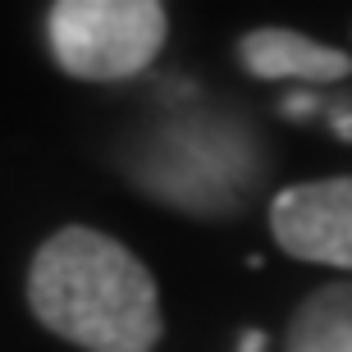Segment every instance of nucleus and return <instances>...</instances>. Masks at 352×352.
Masks as SVG:
<instances>
[{
    "label": "nucleus",
    "instance_id": "f257e3e1",
    "mask_svg": "<svg viewBox=\"0 0 352 352\" xmlns=\"http://www.w3.org/2000/svg\"><path fill=\"white\" fill-rule=\"evenodd\" d=\"M28 307L82 352H151L165 334L156 274L119 238L65 224L28 265Z\"/></svg>",
    "mask_w": 352,
    "mask_h": 352
},
{
    "label": "nucleus",
    "instance_id": "f03ea898",
    "mask_svg": "<svg viewBox=\"0 0 352 352\" xmlns=\"http://www.w3.org/2000/svg\"><path fill=\"white\" fill-rule=\"evenodd\" d=\"M165 37L170 10L160 0H55L46 10L51 60L82 82L138 78Z\"/></svg>",
    "mask_w": 352,
    "mask_h": 352
},
{
    "label": "nucleus",
    "instance_id": "7ed1b4c3",
    "mask_svg": "<svg viewBox=\"0 0 352 352\" xmlns=\"http://www.w3.org/2000/svg\"><path fill=\"white\" fill-rule=\"evenodd\" d=\"M270 234L293 261L352 270V179L284 188L270 201Z\"/></svg>",
    "mask_w": 352,
    "mask_h": 352
},
{
    "label": "nucleus",
    "instance_id": "20e7f679",
    "mask_svg": "<svg viewBox=\"0 0 352 352\" xmlns=\"http://www.w3.org/2000/svg\"><path fill=\"white\" fill-rule=\"evenodd\" d=\"M238 65L252 78H298V82H339L352 74V55L311 41L293 28H252L238 37Z\"/></svg>",
    "mask_w": 352,
    "mask_h": 352
},
{
    "label": "nucleus",
    "instance_id": "39448f33",
    "mask_svg": "<svg viewBox=\"0 0 352 352\" xmlns=\"http://www.w3.org/2000/svg\"><path fill=\"white\" fill-rule=\"evenodd\" d=\"M288 352H352V279L320 284L288 320Z\"/></svg>",
    "mask_w": 352,
    "mask_h": 352
}]
</instances>
